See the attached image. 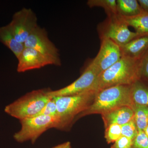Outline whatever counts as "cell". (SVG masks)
<instances>
[{"label":"cell","instance_id":"obj_1","mask_svg":"<svg viewBox=\"0 0 148 148\" xmlns=\"http://www.w3.org/2000/svg\"><path fill=\"white\" fill-rule=\"evenodd\" d=\"M140 60L122 56L98 76L92 90L98 92L108 88L131 85L140 79Z\"/></svg>","mask_w":148,"mask_h":148},{"label":"cell","instance_id":"obj_2","mask_svg":"<svg viewBox=\"0 0 148 148\" xmlns=\"http://www.w3.org/2000/svg\"><path fill=\"white\" fill-rule=\"evenodd\" d=\"M134 104L131 97V85H119L108 88L96 92L93 102L86 110L75 119L92 114H102L123 106L132 109Z\"/></svg>","mask_w":148,"mask_h":148},{"label":"cell","instance_id":"obj_3","mask_svg":"<svg viewBox=\"0 0 148 148\" xmlns=\"http://www.w3.org/2000/svg\"><path fill=\"white\" fill-rule=\"evenodd\" d=\"M96 92L88 90L76 95L53 97L58 112L55 128L64 130L71 127L76 117L91 105Z\"/></svg>","mask_w":148,"mask_h":148},{"label":"cell","instance_id":"obj_4","mask_svg":"<svg viewBox=\"0 0 148 148\" xmlns=\"http://www.w3.org/2000/svg\"><path fill=\"white\" fill-rule=\"evenodd\" d=\"M49 88L32 90L9 104L6 113L19 121L36 116L52 97Z\"/></svg>","mask_w":148,"mask_h":148},{"label":"cell","instance_id":"obj_5","mask_svg":"<svg viewBox=\"0 0 148 148\" xmlns=\"http://www.w3.org/2000/svg\"><path fill=\"white\" fill-rule=\"evenodd\" d=\"M19 122L21 125V129L14 133V139L18 143L30 141L34 144L48 130L55 128L57 118L39 115L21 120Z\"/></svg>","mask_w":148,"mask_h":148},{"label":"cell","instance_id":"obj_6","mask_svg":"<svg viewBox=\"0 0 148 148\" xmlns=\"http://www.w3.org/2000/svg\"><path fill=\"white\" fill-rule=\"evenodd\" d=\"M98 32L101 39H109L119 46L139 37L135 32L130 30L127 24L118 15L107 17L98 26Z\"/></svg>","mask_w":148,"mask_h":148},{"label":"cell","instance_id":"obj_7","mask_svg":"<svg viewBox=\"0 0 148 148\" xmlns=\"http://www.w3.org/2000/svg\"><path fill=\"white\" fill-rule=\"evenodd\" d=\"M25 47L38 51L53 63V66L61 65L59 49L51 41L45 29L38 25L24 43Z\"/></svg>","mask_w":148,"mask_h":148},{"label":"cell","instance_id":"obj_8","mask_svg":"<svg viewBox=\"0 0 148 148\" xmlns=\"http://www.w3.org/2000/svg\"><path fill=\"white\" fill-rule=\"evenodd\" d=\"M37 17L31 8H23L14 14L7 26L19 42L24 44L38 26Z\"/></svg>","mask_w":148,"mask_h":148},{"label":"cell","instance_id":"obj_9","mask_svg":"<svg viewBox=\"0 0 148 148\" xmlns=\"http://www.w3.org/2000/svg\"><path fill=\"white\" fill-rule=\"evenodd\" d=\"M99 75L98 71L90 63L77 79L66 87L58 90H51L50 95L53 98L56 96L76 95L92 90Z\"/></svg>","mask_w":148,"mask_h":148},{"label":"cell","instance_id":"obj_10","mask_svg":"<svg viewBox=\"0 0 148 148\" xmlns=\"http://www.w3.org/2000/svg\"><path fill=\"white\" fill-rule=\"evenodd\" d=\"M101 40L100 50L90 63L100 74L113 66L122 57L120 46L109 39Z\"/></svg>","mask_w":148,"mask_h":148},{"label":"cell","instance_id":"obj_11","mask_svg":"<svg viewBox=\"0 0 148 148\" xmlns=\"http://www.w3.org/2000/svg\"><path fill=\"white\" fill-rule=\"evenodd\" d=\"M18 60L16 71L23 73L28 71L41 69L47 66L53 65L50 60L34 49L25 47Z\"/></svg>","mask_w":148,"mask_h":148},{"label":"cell","instance_id":"obj_12","mask_svg":"<svg viewBox=\"0 0 148 148\" xmlns=\"http://www.w3.org/2000/svg\"><path fill=\"white\" fill-rule=\"evenodd\" d=\"M133 110L128 106H123L101 114L105 128L111 124L122 125L130 121L134 117Z\"/></svg>","mask_w":148,"mask_h":148},{"label":"cell","instance_id":"obj_13","mask_svg":"<svg viewBox=\"0 0 148 148\" xmlns=\"http://www.w3.org/2000/svg\"><path fill=\"white\" fill-rule=\"evenodd\" d=\"M120 48L122 56L140 60L148 49V36L135 38Z\"/></svg>","mask_w":148,"mask_h":148},{"label":"cell","instance_id":"obj_14","mask_svg":"<svg viewBox=\"0 0 148 148\" xmlns=\"http://www.w3.org/2000/svg\"><path fill=\"white\" fill-rule=\"evenodd\" d=\"M0 42L10 49L16 58L25 47L24 44L16 40L7 25L0 27Z\"/></svg>","mask_w":148,"mask_h":148},{"label":"cell","instance_id":"obj_15","mask_svg":"<svg viewBox=\"0 0 148 148\" xmlns=\"http://www.w3.org/2000/svg\"><path fill=\"white\" fill-rule=\"evenodd\" d=\"M131 97L134 105L148 107V81L140 79L131 85Z\"/></svg>","mask_w":148,"mask_h":148},{"label":"cell","instance_id":"obj_16","mask_svg":"<svg viewBox=\"0 0 148 148\" xmlns=\"http://www.w3.org/2000/svg\"><path fill=\"white\" fill-rule=\"evenodd\" d=\"M117 11L119 16L122 18H130L143 12L137 0H117Z\"/></svg>","mask_w":148,"mask_h":148},{"label":"cell","instance_id":"obj_17","mask_svg":"<svg viewBox=\"0 0 148 148\" xmlns=\"http://www.w3.org/2000/svg\"><path fill=\"white\" fill-rule=\"evenodd\" d=\"M122 18L128 27L134 28L139 37L148 36V13L143 12L134 17Z\"/></svg>","mask_w":148,"mask_h":148},{"label":"cell","instance_id":"obj_18","mask_svg":"<svg viewBox=\"0 0 148 148\" xmlns=\"http://www.w3.org/2000/svg\"><path fill=\"white\" fill-rule=\"evenodd\" d=\"M134 121L138 131H144L148 125V107L135 104L132 108Z\"/></svg>","mask_w":148,"mask_h":148},{"label":"cell","instance_id":"obj_19","mask_svg":"<svg viewBox=\"0 0 148 148\" xmlns=\"http://www.w3.org/2000/svg\"><path fill=\"white\" fill-rule=\"evenodd\" d=\"M87 4L90 8H102L105 10L108 17L118 15L116 0H89L87 1Z\"/></svg>","mask_w":148,"mask_h":148},{"label":"cell","instance_id":"obj_20","mask_svg":"<svg viewBox=\"0 0 148 148\" xmlns=\"http://www.w3.org/2000/svg\"><path fill=\"white\" fill-rule=\"evenodd\" d=\"M121 136V126L119 125L111 124L106 128L105 138L108 144L114 143Z\"/></svg>","mask_w":148,"mask_h":148},{"label":"cell","instance_id":"obj_21","mask_svg":"<svg viewBox=\"0 0 148 148\" xmlns=\"http://www.w3.org/2000/svg\"><path fill=\"white\" fill-rule=\"evenodd\" d=\"M121 126L122 136L133 140L138 134V131L134 119Z\"/></svg>","mask_w":148,"mask_h":148},{"label":"cell","instance_id":"obj_22","mask_svg":"<svg viewBox=\"0 0 148 148\" xmlns=\"http://www.w3.org/2000/svg\"><path fill=\"white\" fill-rule=\"evenodd\" d=\"M131 148H148V138L144 131H138L132 140Z\"/></svg>","mask_w":148,"mask_h":148},{"label":"cell","instance_id":"obj_23","mask_svg":"<svg viewBox=\"0 0 148 148\" xmlns=\"http://www.w3.org/2000/svg\"><path fill=\"white\" fill-rule=\"evenodd\" d=\"M39 115L48 116L56 117L57 118V107L55 101L53 98L49 101L45 106L44 107Z\"/></svg>","mask_w":148,"mask_h":148},{"label":"cell","instance_id":"obj_24","mask_svg":"<svg viewBox=\"0 0 148 148\" xmlns=\"http://www.w3.org/2000/svg\"><path fill=\"white\" fill-rule=\"evenodd\" d=\"M140 79L148 81V49L140 61Z\"/></svg>","mask_w":148,"mask_h":148},{"label":"cell","instance_id":"obj_25","mask_svg":"<svg viewBox=\"0 0 148 148\" xmlns=\"http://www.w3.org/2000/svg\"><path fill=\"white\" fill-rule=\"evenodd\" d=\"M132 143V139L121 136L114 143L111 148H131Z\"/></svg>","mask_w":148,"mask_h":148},{"label":"cell","instance_id":"obj_26","mask_svg":"<svg viewBox=\"0 0 148 148\" xmlns=\"http://www.w3.org/2000/svg\"><path fill=\"white\" fill-rule=\"evenodd\" d=\"M138 2L143 11L148 13V0H138Z\"/></svg>","mask_w":148,"mask_h":148},{"label":"cell","instance_id":"obj_27","mask_svg":"<svg viewBox=\"0 0 148 148\" xmlns=\"http://www.w3.org/2000/svg\"><path fill=\"white\" fill-rule=\"evenodd\" d=\"M52 148H71V145L70 142H66L57 145Z\"/></svg>","mask_w":148,"mask_h":148},{"label":"cell","instance_id":"obj_28","mask_svg":"<svg viewBox=\"0 0 148 148\" xmlns=\"http://www.w3.org/2000/svg\"><path fill=\"white\" fill-rule=\"evenodd\" d=\"M144 131L148 138V125L147 127H146L145 129L144 130Z\"/></svg>","mask_w":148,"mask_h":148},{"label":"cell","instance_id":"obj_29","mask_svg":"<svg viewBox=\"0 0 148 148\" xmlns=\"http://www.w3.org/2000/svg\"></svg>","mask_w":148,"mask_h":148}]
</instances>
